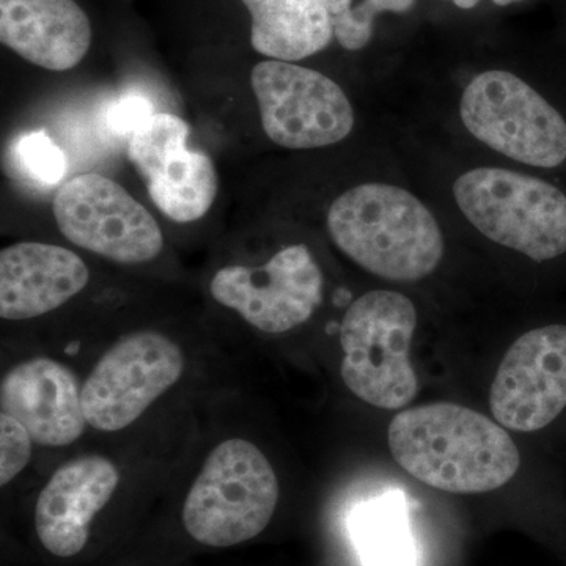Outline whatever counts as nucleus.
Here are the masks:
<instances>
[{"instance_id":"nucleus-11","label":"nucleus","mask_w":566,"mask_h":566,"mask_svg":"<svg viewBox=\"0 0 566 566\" xmlns=\"http://www.w3.org/2000/svg\"><path fill=\"white\" fill-rule=\"evenodd\" d=\"M188 123L169 112L142 122L129 142V159L159 211L175 222L203 218L218 196L219 180L210 156L188 148Z\"/></svg>"},{"instance_id":"nucleus-19","label":"nucleus","mask_w":566,"mask_h":566,"mask_svg":"<svg viewBox=\"0 0 566 566\" xmlns=\"http://www.w3.org/2000/svg\"><path fill=\"white\" fill-rule=\"evenodd\" d=\"M334 36L344 50L360 51L370 43L379 14H403L417 0H324Z\"/></svg>"},{"instance_id":"nucleus-20","label":"nucleus","mask_w":566,"mask_h":566,"mask_svg":"<svg viewBox=\"0 0 566 566\" xmlns=\"http://www.w3.org/2000/svg\"><path fill=\"white\" fill-rule=\"evenodd\" d=\"M14 151L21 169L43 185H57L66 172L65 155L43 129L21 136Z\"/></svg>"},{"instance_id":"nucleus-22","label":"nucleus","mask_w":566,"mask_h":566,"mask_svg":"<svg viewBox=\"0 0 566 566\" xmlns=\"http://www.w3.org/2000/svg\"><path fill=\"white\" fill-rule=\"evenodd\" d=\"M453 3L461 10H471L475 9L479 6L480 0H452Z\"/></svg>"},{"instance_id":"nucleus-3","label":"nucleus","mask_w":566,"mask_h":566,"mask_svg":"<svg viewBox=\"0 0 566 566\" xmlns=\"http://www.w3.org/2000/svg\"><path fill=\"white\" fill-rule=\"evenodd\" d=\"M277 475L251 441L214 447L182 505V524L200 545L230 547L262 534L279 504Z\"/></svg>"},{"instance_id":"nucleus-7","label":"nucleus","mask_w":566,"mask_h":566,"mask_svg":"<svg viewBox=\"0 0 566 566\" xmlns=\"http://www.w3.org/2000/svg\"><path fill=\"white\" fill-rule=\"evenodd\" d=\"M185 356L172 338L156 331L125 335L82 386L87 423L103 433L129 427L180 381Z\"/></svg>"},{"instance_id":"nucleus-15","label":"nucleus","mask_w":566,"mask_h":566,"mask_svg":"<svg viewBox=\"0 0 566 566\" xmlns=\"http://www.w3.org/2000/svg\"><path fill=\"white\" fill-rule=\"evenodd\" d=\"M91 273L77 253L61 245L18 243L0 252V316L36 318L69 303Z\"/></svg>"},{"instance_id":"nucleus-18","label":"nucleus","mask_w":566,"mask_h":566,"mask_svg":"<svg viewBox=\"0 0 566 566\" xmlns=\"http://www.w3.org/2000/svg\"><path fill=\"white\" fill-rule=\"evenodd\" d=\"M403 504L401 495L392 493L357 512L354 535L365 566H415Z\"/></svg>"},{"instance_id":"nucleus-21","label":"nucleus","mask_w":566,"mask_h":566,"mask_svg":"<svg viewBox=\"0 0 566 566\" xmlns=\"http://www.w3.org/2000/svg\"><path fill=\"white\" fill-rule=\"evenodd\" d=\"M33 439L28 428L14 417L0 415V485H9L11 480L24 471L32 458Z\"/></svg>"},{"instance_id":"nucleus-16","label":"nucleus","mask_w":566,"mask_h":566,"mask_svg":"<svg viewBox=\"0 0 566 566\" xmlns=\"http://www.w3.org/2000/svg\"><path fill=\"white\" fill-rule=\"evenodd\" d=\"M0 40L44 70L66 71L92 44V25L74 0H0Z\"/></svg>"},{"instance_id":"nucleus-9","label":"nucleus","mask_w":566,"mask_h":566,"mask_svg":"<svg viewBox=\"0 0 566 566\" xmlns=\"http://www.w3.org/2000/svg\"><path fill=\"white\" fill-rule=\"evenodd\" d=\"M52 210L70 243L112 262L147 263L163 251V230L151 212L104 175L71 178L59 189Z\"/></svg>"},{"instance_id":"nucleus-6","label":"nucleus","mask_w":566,"mask_h":566,"mask_svg":"<svg viewBox=\"0 0 566 566\" xmlns=\"http://www.w3.org/2000/svg\"><path fill=\"white\" fill-rule=\"evenodd\" d=\"M460 115L476 140L527 166L566 159V122L527 82L509 71L479 74L461 96Z\"/></svg>"},{"instance_id":"nucleus-2","label":"nucleus","mask_w":566,"mask_h":566,"mask_svg":"<svg viewBox=\"0 0 566 566\" xmlns=\"http://www.w3.org/2000/svg\"><path fill=\"white\" fill-rule=\"evenodd\" d=\"M327 230L354 263L386 281H420L444 256V237L431 211L411 192L386 182H365L337 197Z\"/></svg>"},{"instance_id":"nucleus-17","label":"nucleus","mask_w":566,"mask_h":566,"mask_svg":"<svg viewBox=\"0 0 566 566\" xmlns=\"http://www.w3.org/2000/svg\"><path fill=\"white\" fill-rule=\"evenodd\" d=\"M252 18L253 50L274 61L318 54L334 39L324 0H241Z\"/></svg>"},{"instance_id":"nucleus-10","label":"nucleus","mask_w":566,"mask_h":566,"mask_svg":"<svg viewBox=\"0 0 566 566\" xmlns=\"http://www.w3.org/2000/svg\"><path fill=\"white\" fill-rule=\"evenodd\" d=\"M324 279L311 249L293 244L259 268L226 266L210 283L212 297L268 334L289 333L311 319Z\"/></svg>"},{"instance_id":"nucleus-4","label":"nucleus","mask_w":566,"mask_h":566,"mask_svg":"<svg viewBox=\"0 0 566 566\" xmlns=\"http://www.w3.org/2000/svg\"><path fill=\"white\" fill-rule=\"evenodd\" d=\"M416 305L405 294L374 290L354 301L340 324L342 378L365 403L401 409L415 400L419 379L411 360Z\"/></svg>"},{"instance_id":"nucleus-12","label":"nucleus","mask_w":566,"mask_h":566,"mask_svg":"<svg viewBox=\"0 0 566 566\" xmlns=\"http://www.w3.org/2000/svg\"><path fill=\"white\" fill-rule=\"evenodd\" d=\"M490 408L502 427L543 430L566 408V326L551 324L521 335L499 365Z\"/></svg>"},{"instance_id":"nucleus-8","label":"nucleus","mask_w":566,"mask_h":566,"mask_svg":"<svg viewBox=\"0 0 566 566\" xmlns=\"http://www.w3.org/2000/svg\"><path fill=\"white\" fill-rule=\"evenodd\" d=\"M251 82L264 133L274 144L311 150L352 134V103L326 74L271 59L253 66Z\"/></svg>"},{"instance_id":"nucleus-23","label":"nucleus","mask_w":566,"mask_h":566,"mask_svg":"<svg viewBox=\"0 0 566 566\" xmlns=\"http://www.w3.org/2000/svg\"><path fill=\"white\" fill-rule=\"evenodd\" d=\"M523 2V0H493V3L499 7H509L513 6V3H520Z\"/></svg>"},{"instance_id":"nucleus-13","label":"nucleus","mask_w":566,"mask_h":566,"mask_svg":"<svg viewBox=\"0 0 566 566\" xmlns=\"http://www.w3.org/2000/svg\"><path fill=\"white\" fill-rule=\"evenodd\" d=\"M0 408L24 424L40 446L73 444L88 424L76 375L50 357L25 360L7 371Z\"/></svg>"},{"instance_id":"nucleus-14","label":"nucleus","mask_w":566,"mask_h":566,"mask_svg":"<svg viewBox=\"0 0 566 566\" xmlns=\"http://www.w3.org/2000/svg\"><path fill=\"white\" fill-rule=\"evenodd\" d=\"M120 482L117 468L102 455L63 464L51 476L35 506L41 545L57 557H73L87 545L93 517L111 501Z\"/></svg>"},{"instance_id":"nucleus-1","label":"nucleus","mask_w":566,"mask_h":566,"mask_svg":"<svg viewBox=\"0 0 566 566\" xmlns=\"http://www.w3.org/2000/svg\"><path fill=\"white\" fill-rule=\"evenodd\" d=\"M390 453L409 475L434 490L482 494L520 471V450L501 423L453 403H431L395 416Z\"/></svg>"},{"instance_id":"nucleus-5","label":"nucleus","mask_w":566,"mask_h":566,"mask_svg":"<svg viewBox=\"0 0 566 566\" xmlns=\"http://www.w3.org/2000/svg\"><path fill=\"white\" fill-rule=\"evenodd\" d=\"M453 196L488 240L535 262L566 252V196L556 186L513 170L479 167L458 177Z\"/></svg>"}]
</instances>
